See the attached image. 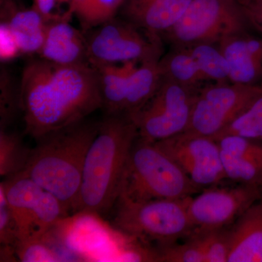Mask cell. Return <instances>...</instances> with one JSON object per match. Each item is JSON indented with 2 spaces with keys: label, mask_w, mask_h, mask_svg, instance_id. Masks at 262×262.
I'll return each mask as SVG.
<instances>
[{
  "label": "cell",
  "mask_w": 262,
  "mask_h": 262,
  "mask_svg": "<svg viewBox=\"0 0 262 262\" xmlns=\"http://www.w3.org/2000/svg\"><path fill=\"white\" fill-rule=\"evenodd\" d=\"M39 58L56 64L91 65L84 34L71 25L69 19L47 24Z\"/></svg>",
  "instance_id": "9a60e30c"
},
{
  "label": "cell",
  "mask_w": 262,
  "mask_h": 262,
  "mask_svg": "<svg viewBox=\"0 0 262 262\" xmlns=\"http://www.w3.org/2000/svg\"><path fill=\"white\" fill-rule=\"evenodd\" d=\"M200 90L163 77L154 96L129 116L137 127L139 137L155 143L187 130Z\"/></svg>",
  "instance_id": "52a82bcc"
},
{
  "label": "cell",
  "mask_w": 262,
  "mask_h": 262,
  "mask_svg": "<svg viewBox=\"0 0 262 262\" xmlns=\"http://www.w3.org/2000/svg\"><path fill=\"white\" fill-rule=\"evenodd\" d=\"M250 27L262 34V0H237Z\"/></svg>",
  "instance_id": "1f68e13d"
},
{
  "label": "cell",
  "mask_w": 262,
  "mask_h": 262,
  "mask_svg": "<svg viewBox=\"0 0 262 262\" xmlns=\"http://www.w3.org/2000/svg\"><path fill=\"white\" fill-rule=\"evenodd\" d=\"M137 127L127 115H104L84 160L76 212L107 213L118 199Z\"/></svg>",
  "instance_id": "7a4b0ae2"
},
{
  "label": "cell",
  "mask_w": 262,
  "mask_h": 262,
  "mask_svg": "<svg viewBox=\"0 0 262 262\" xmlns=\"http://www.w3.org/2000/svg\"><path fill=\"white\" fill-rule=\"evenodd\" d=\"M198 187L155 143L138 136L131 149L119 196L133 201L182 200Z\"/></svg>",
  "instance_id": "277c9868"
},
{
  "label": "cell",
  "mask_w": 262,
  "mask_h": 262,
  "mask_svg": "<svg viewBox=\"0 0 262 262\" xmlns=\"http://www.w3.org/2000/svg\"><path fill=\"white\" fill-rule=\"evenodd\" d=\"M159 61L141 63L139 67H134L130 71L123 115L130 116L154 96L163 79Z\"/></svg>",
  "instance_id": "d6986e66"
},
{
  "label": "cell",
  "mask_w": 262,
  "mask_h": 262,
  "mask_svg": "<svg viewBox=\"0 0 262 262\" xmlns=\"http://www.w3.org/2000/svg\"><path fill=\"white\" fill-rule=\"evenodd\" d=\"M99 122L87 119L37 139L23 171L56 196L67 211H75L84 160Z\"/></svg>",
  "instance_id": "3957f363"
},
{
  "label": "cell",
  "mask_w": 262,
  "mask_h": 262,
  "mask_svg": "<svg viewBox=\"0 0 262 262\" xmlns=\"http://www.w3.org/2000/svg\"><path fill=\"white\" fill-rule=\"evenodd\" d=\"M163 77L194 89L206 81L187 48L172 47L159 61Z\"/></svg>",
  "instance_id": "ffe728a7"
},
{
  "label": "cell",
  "mask_w": 262,
  "mask_h": 262,
  "mask_svg": "<svg viewBox=\"0 0 262 262\" xmlns=\"http://www.w3.org/2000/svg\"><path fill=\"white\" fill-rule=\"evenodd\" d=\"M18 95L25 133L35 140L102 106L93 66L56 64L41 58L24 67Z\"/></svg>",
  "instance_id": "6da1fadb"
},
{
  "label": "cell",
  "mask_w": 262,
  "mask_h": 262,
  "mask_svg": "<svg viewBox=\"0 0 262 262\" xmlns=\"http://www.w3.org/2000/svg\"><path fill=\"white\" fill-rule=\"evenodd\" d=\"M75 15L80 20L83 29L87 27L89 14V0H72Z\"/></svg>",
  "instance_id": "d6a6232c"
},
{
  "label": "cell",
  "mask_w": 262,
  "mask_h": 262,
  "mask_svg": "<svg viewBox=\"0 0 262 262\" xmlns=\"http://www.w3.org/2000/svg\"><path fill=\"white\" fill-rule=\"evenodd\" d=\"M192 0H124L118 14L149 37L162 35L180 19Z\"/></svg>",
  "instance_id": "7c38bea8"
},
{
  "label": "cell",
  "mask_w": 262,
  "mask_h": 262,
  "mask_svg": "<svg viewBox=\"0 0 262 262\" xmlns=\"http://www.w3.org/2000/svg\"><path fill=\"white\" fill-rule=\"evenodd\" d=\"M217 46L228 63L231 82L259 84L262 80V39L243 33L222 39Z\"/></svg>",
  "instance_id": "5bb4252c"
},
{
  "label": "cell",
  "mask_w": 262,
  "mask_h": 262,
  "mask_svg": "<svg viewBox=\"0 0 262 262\" xmlns=\"http://www.w3.org/2000/svg\"><path fill=\"white\" fill-rule=\"evenodd\" d=\"M135 63L127 62L121 67L111 63L93 66L98 73L104 115H123L128 77Z\"/></svg>",
  "instance_id": "e0dca14e"
},
{
  "label": "cell",
  "mask_w": 262,
  "mask_h": 262,
  "mask_svg": "<svg viewBox=\"0 0 262 262\" xmlns=\"http://www.w3.org/2000/svg\"><path fill=\"white\" fill-rule=\"evenodd\" d=\"M192 233L201 243L206 262L228 261L229 229H194Z\"/></svg>",
  "instance_id": "cb8c5ba5"
},
{
  "label": "cell",
  "mask_w": 262,
  "mask_h": 262,
  "mask_svg": "<svg viewBox=\"0 0 262 262\" xmlns=\"http://www.w3.org/2000/svg\"><path fill=\"white\" fill-rule=\"evenodd\" d=\"M261 96L260 84L216 82L201 88L186 130L215 139Z\"/></svg>",
  "instance_id": "9c48e42d"
},
{
  "label": "cell",
  "mask_w": 262,
  "mask_h": 262,
  "mask_svg": "<svg viewBox=\"0 0 262 262\" xmlns=\"http://www.w3.org/2000/svg\"><path fill=\"white\" fill-rule=\"evenodd\" d=\"M224 135H237L262 142V96L236 117L217 137Z\"/></svg>",
  "instance_id": "603a6c76"
},
{
  "label": "cell",
  "mask_w": 262,
  "mask_h": 262,
  "mask_svg": "<svg viewBox=\"0 0 262 262\" xmlns=\"http://www.w3.org/2000/svg\"><path fill=\"white\" fill-rule=\"evenodd\" d=\"M1 21H5L13 33L21 54L39 53L46 38L47 23L34 9L16 8Z\"/></svg>",
  "instance_id": "ac0fdd59"
},
{
  "label": "cell",
  "mask_w": 262,
  "mask_h": 262,
  "mask_svg": "<svg viewBox=\"0 0 262 262\" xmlns=\"http://www.w3.org/2000/svg\"><path fill=\"white\" fill-rule=\"evenodd\" d=\"M262 198V187L239 184L213 188L189 198L187 211L194 229L226 227Z\"/></svg>",
  "instance_id": "8fae6325"
},
{
  "label": "cell",
  "mask_w": 262,
  "mask_h": 262,
  "mask_svg": "<svg viewBox=\"0 0 262 262\" xmlns=\"http://www.w3.org/2000/svg\"><path fill=\"white\" fill-rule=\"evenodd\" d=\"M33 8L47 24L61 19L71 20L75 15L72 0H34Z\"/></svg>",
  "instance_id": "83f0119b"
},
{
  "label": "cell",
  "mask_w": 262,
  "mask_h": 262,
  "mask_svg": "<svg viewBox=\"0 0 262 262\" xmlns=\"http://www.w3.org/2000/svg\"><path fill=\"white\" fill-rule=\"evenodd\" d=\"M228 262H262V201L250 206L229 228Z\"/></svg>",
  "instance_id": "2e32d148"
},
{
  "label": "cell",
  "mask_w": 262,
  "mask_h": 262,
  "mask_svg": "<svg viewBox=\"0 0 262 262\" xmlns=\"http://www.w3.org/2000/svg\"><path fill=\"white\" fill-rule=\"evenodd\" d=\"M21 55L13 33L5 21L0 25V59L10 61Z\"/></svg>",
  "instance_id": "4dcf8cb0"
},
{
  "label": "cell",
  "mask_w": 262,
  "mask_h": 262,
  "mask_svg": "<svg viewBox=\"0 0 262 262\" xmlns=\"http://www.w3.org/2000/svg\"><path fill=\"white\" fill-rule=\"evenodd\" d=\"M31 149L24 145L20 136L7 131L0 130V175L9 178L23 171L29 160Z\"/></svg>",
  "instance_id": "44dd1931"
},
{
  "label": "cell",
  "mask_w": 262,
  "mask_h": 262,
  "mask_svg": "<svg viewBox=\"0 0 262 262\" xmlns=\"http://www.w3.org/2000/svg\"><path fill=\"white\" fill-rule=\"evenodd\" d=\"M45 236L40 238L18 241L13 248L19 261L24 262L59 261L60 257L45 242Z\"/></svg>",
  "instance_id": "484cf974"
},
{
  "label": "cell",
  "mask_w": 262,
  "mask_h": 262,
  "mask_svg": "<svg viewBox=\"0 0 262 262\" xmlns=\"http://www.w3.org/2000/svg\"><path fill=\"white\" fill-rule=\"evenodd\" d=\"M155 144L198 188L214 186L227 179L220 146L213 138L186 130Z\"/></svg>",
  "instance_id": "30bf717a"
},
{
  "label": "cell",
  "mask_w": 262,
  "mask_h": 262,
  "mask_svg": "<svg viewBox=\"0 0 262 262\" xmlns=\"http://www.w3.org/2000/svg\"><path fill=\"white\" fill-rule=\"evenodd\" d=\"M187 48L206 81L223 83L229 80V64L218 46L198 44Z\"/></svg>",
  "instance_id": "7402d4cb"
},
{
  "label": "cell",
  "mask_w": 262,
  "mask_h": 262,
  "mask_svg": "<svg viewBox=\"0 0 262 262\" xmlns=\"http://www.w3.org/2000/svg\"><path fill=\"white\" fill-rule=\"evenodd\" d=\"M226 178L262 187V142L237 135L215 138Z\"/></svg>",
  "instance_id": "4fadbf2b"
},
{
  "label": "cell",
  "mask_w": 262,
  "mask_h": 262,
  "mask_svg": "<svg viewBox=\"0 0 262 262\" xmlns=\"http://www.w3.org/2000/svg\"><path fill=\"white\" fill-rule=\"evenodd\" d=\"M124 0H89V14L84 31L111 20L118 14Z\"/></svg>",
  "instance_id": "f1b7e54d"
},
{
  "label": "cell",
  "mask_w": 262,
  "mask_h": 262,
  "mask_svg": "<svg viewBox=\"0 0 262 262\" xmlns=\"http://www.w3.org/2000/svg\"><path fill=\"white\" fill-rule=\"evenodd\" d=\"M14 4H16V0H0V5H1V7Z\"/></svg>",
  "instance_id": "836d02e7"
},
{
  "label": "cell",
  "mask_w": 262,
  "mask_h": 262,
  "mask_svg": "<svg viewBox=\"0 0 262 262\" xmlns=\"http://www.w3.org/2000/svg\"><path fill=\"white\" fill-rule=\"evenodd\" d=\"M155 259L167 262H206L201 243L193 233L184 244L174 243L162 246Z\"/></svg>",
  "instance_id": "d4e9b609"
},
{
  "label": "cell",
  "mask_w": 262,
  "mask_h": 262,
  "mask_svg": "<svg viewBox=\"0 0 262 262\" xmlns=\"http://www.w3.org/2000/svg\"><path fill=\"white\" fill-rule=\"evenodd\" d=\"M88 32L84 36L91 66L142 63L159 61L163 56L162 41L153 39L122 18L115 17Z\"/></svg>",
  "instance_id": "ba28073f"
},
{
  "label": "cell",
  "mask_w": 262,
  "mask_h": 262,
  "mask_svg": "<svg viewBox=\"0 0 262 262\" xmlns=\"http://www.w3.org/2000/svg\"><path fill=\"white\" fill-rule=\"evenodd\" d=\"M1 103H0V115H1V127L6 128L14 115L15 106L19 107V101H15L13 84L8 72L1 71Z\"/></svg>",
  "instance_id": "f546056e"
},
{
  "label": "cell",
  "mask_w": 262,
  "mask_h": 262,
  "mask_svg": "<svg viewBox=\"0 0 262 262\" xmlns=\"http://www.w3.org/2000/svg\"><path fill=\"white\" fill-rule=\"evenodd\" d=\"M189 198L133 201L119 196L114 225L125 233L161 246L174 244L194 231L187 211Z\"/></svg>",
  "instance_id": "5b68a950"
},
{
  "label": "cell",
  "mask_w": 262,
  "mask_h": 262,
  "mask_svg": "<svg viewBox=\"0 0 262 262\" xmlns=\"http://www.w3.org/2000/svg\"><path fill=\"white\" fill-rule=\"evenodd\" d=\"M18 241V229L3 186L0 185V241L3 246L14 247Z\"/></svg>",
  "instance_id": "4316f807"
},
{
  "label": "cell",
  "mask_w": 262,
  "mask_h": 262,
  "mask_svg": "<svg viewBox=\"0 0 262 262\" xmlns=\"http://www.w3.org/2000/svg\"><path fill=\"white\" fill-rule=\"evenodd\" d=\"M237 0H192L180 19L162 35L171 47L218 44L249 28Z\"/></svg>",
  "instance_id": "8992f818"
}]
</instances>
